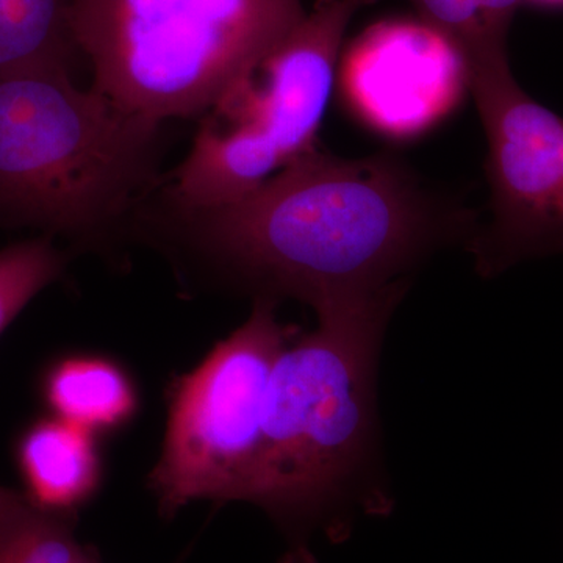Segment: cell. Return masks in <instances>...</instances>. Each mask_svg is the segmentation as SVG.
<instances>
[{
	"label": "cell",
	"mask_w": 563,
	"mask_h": 563,
	"mask_svg": "<svg viewBox=\"0 0 563 563\" xmlns=\"http://www.w3.org/2000/svg\"><path fill=\"white\" fill-rule=\"evenodd\" d=\"M191 242L257 299L314 310L402 282L429 252L472 233L473 217L388 154L312 151L236 201L185 211Z\"/></svg>",
	"instance_id": "obj_1"
},
{
	"label": "cell",
	"mask_w": 563,
	"mask_h": 563,
	"mask_svg": "<svg viewBox=\"0 0 563 563\" xmlns=\"http://www.w3.org/2000/svg\"><path fill=\"white\" fill-rule=\"evenodd\" d=\"M406 282L317 310V331L292 339L274 365L261 450L246 501L312 563L309 533L335 525L376 451V366Z\"/></svg>",
	"instance_id": "obj_2"
},
{
	"label": "cell",
	"mask_w": 563,
	"mask_h": 563,
	"mask_svg": "<svg viewBox=\"0 0 563 563\" xmlns=\"http://www.w3.org/2000/svg\"><path fill=\"white\" fill-rule=\"evenodd\" d=\"M158 129L68 70L0 77V225L84 235L117 221L151 179Z\"/></svg>",
	"instance_id": "obj_3"
},
{
	"label": "cell",
	"mask_w": 563,
	"mask_h": 563,
	"mask_svg": "<svg viewBox=\"0 0 563 563\" xmlns=\"http://www.w3.org/2000/svg\"><path fill=\"white\" fill-rule=\"evenodd\" d=\"M303 14L301 0H74L73 33L92 88L162 124L201 117Z\"/></svg>",
	"instance_id": "obj_4"
},
{
	"label": "cell",
	"mask_w": 563,
	"mask_h": 563,
	"mask_svg": "<svg viewBox=\"0 0 563 563\" xmlns=\"http://www.w3.org/2000/svg\"><path fill=\"white\" fill-rule=\"evenodd\" d=\"M374 0H317L301 21L236 74L201 114L174 173L181 211L236 201L314 151L344 33Z\"/></svg>",
	"instance_id": "obj_5"
},
{
	"label": "cell",
	"mask_w": 563,
	"mask_h": 563,
	"mask_svg": "<svg viewBox=\"0 0 563 563\" xmlns=\"http://www.w3.org/2000/svg\"><path fill=\"white\" fill-rule=\"evenodd\" d=\"M296 328L257 299L242 328L166 387L168 422L150 488L163 518L192 501H246L274 365Z\"/></svg>",
	"instance_id": "obj_6"
},
{
	"label": "cell",
	"mask_w": 563,
	"mask_h": 563,
	"mask_svg": "<svg viewBox=\"0 0 563 563\" xmlns=\"http://www.w3.org/2000/svg\"><path fill=\"white\" fill-rule=\"evenodd\" d=\"M487 135L490 221L470 239L481 276L563 254V118L515 79L509 60L470 69Z\"/></svg>",
	"instance_id": "obj_7"
},
{
	"label": "cell",
	"mask_w": 563,
	"mask_h": 563,
	"mask_svg": "<svg viewBox=\"0 0 563 563\" xmlns=\"http://www.w3.org/2000/svg\"><path fill=\"white\" fill-rule=\"evenodd\" d=\"M340 84L351 110L374 131L406 140L446 118L470 88L465 58L422 20L377 22L347 47Z\"/></svg>",
	"instance_id": "obj_8"
},
{
	"label": "cell",
	"mask_w": 563,
	"mask_h": 563,
	"mask_svg": "<svg viewBox=\"0 0 563 563\" xmlns=\"http://www.w3.org/2000/svg\"><path fill=\"white\" fill-rule=\"evenodd\" d=\"M22 495L40 512L76 520L101 492L106 462L99 437L46 415L25 424L13 444Z\"/></svg>",
	"instance_id": "obj_9"
},
{
	"label": "cell",
	"mask_w": 563,
	"mask_h": 563,
	"mask_svg": "<svg viewBox=\"0 0 563 563\" xmlns=\"http://www.w3.org/2000/svg\"><path fill=\"white\" fill-rule=\"evenodd\" d=\"M38 388L49 415L99 439L121 432L140 413L135 377L117 358L98 352L58 355L44 366Z\"/></svg>",
	"instance_id": "obj_10"
},
{
	"label": "cell",
	"mask_w": 563,
	"mask_h": 563,
	"mask_svg": "<svg viewBox=\"0 0 563 563\" xmlns=\"http://www.w3.org/2000/svg\"><path fill=\"white\" fill-rule=\"evenodd\" d=\"M74 0H0V77L40 69H73Z\"/></svg>",
	"instance_id": "obj_11"
},
{
	"label": "cell",
	"mask_w": 563,
	"mask_h": 563,
	"mask_svg": "<svg viewBox=\"0 0 563 563\" xmlns=\"http://www.w3.org/2000/svg\"><path fill=\"white\" fill-rule=\"evenodd\" d=\"M420 14L461 51L470 69L507 60V35L526 0H410Z\"/></svg>",
	"instance_id": "obj_12"
},
{
	"label": "cell",
	"mask_w": 563,
	"mask_h": 563,
	"mask_svg": "<svg viewBox=\"0 0 563 563\" xmlns=\"http://www.w3.org/2000/svg\"><path fill=\"white\" fill-rule=\"evenodd\" d=\"M0 563H102L74 533V520L40 512L24 498L0 517Z\"/></svg>",
	"instance_id": "obj_13"
},
{
	"label": "cell",
	"mask_w": 563,
	"mask_h": 563,
	"mask_svg": "<svg viewBox=\"0 0 563 563\" xmlns=\"http://www.w3.org/2000/svg\"><path fill=\"white\" fill-rule=\"evenodd\" d=\"M65 266V254L51 236L0 250V335L40 291L62 276Z\"/></svg>",
	"instance_id": "obj_14"
},
{
	"label": "cell",
	"mask_w": 563,
	"mask_h": 563,
	"mask_svg": "<svg viewBox=\"0 0 563 563\" xmlns=\"http://www.w3.org/2000/svg\"><path fill=\"white\" fill-rule=\"evenodd\" d=\"M21 501H24V495L10 488L0 487V517L3 514L9 512L14 506H18Z\"/></svg>",
	"instance_id": "obj_15"
},
{
	"label": "cell",
	"mask_w": 563,
	"mask_h": 563,
	"mask_svg": "<svg viewBox=\"0 0 563 563\" xmlns=\"http://www.w3.org/2000/svg\"><path fill=\"white\" fill-rule=\"evenodd\" d=\"M526 2H532L543 7H563V0H526Z\"/></svg>",
	"instance_id": "obj_16"
}]
</instances>
